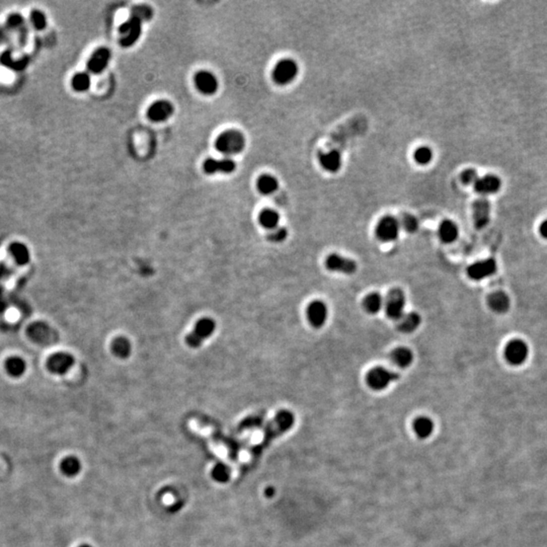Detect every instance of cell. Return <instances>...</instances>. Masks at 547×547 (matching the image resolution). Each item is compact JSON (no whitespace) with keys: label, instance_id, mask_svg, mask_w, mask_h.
<instances>
[{"label":"cell","instance_id":"6da1fadb","mask_svg":"<svg viewBox=\"0 0 547 547\" xmlns=\"http://www.w3.org/2000/svg\"><path fill=\"white\" fill-rule=\"evenodd\" d=\"M215 147L222 154L236 155L245 149L246 137L237 130H226L217 137Z\"/></svg>","mask_w":547,"mask_h":547},{"label":"cell","instance_id":"7a4b0ae2","mask_svg":"<svg viewBox=\"0 0 547 547\" xmlns=\"http://www.w3.org/2000/svg\"><path fill=\"white\" fill-rule=\"evenodd\" d=\"M216 330V322L212 318H202L197 321L194 330L186 337V343L191 348H199L205 340L213 336Z\"/></svg>","mask_w":547,"mask_h":547},{"label":"cell","instance_id":"3957f363","mask_svg":"<svg viewBox=\"0 0 547 547\" xmlns=\"http://www.w3.org/2000/svg\"><path fill=\"white\" fill-rule=\"evenodd\" d=\"M295 423V416L293 412L283 409L280 410L275 418L270 422L267 432H266V441H271L275 439L276 437L283 435L284 433L288 432L291 428H293Z\"/></svg>","mask_w":547,"mask_h":547},{"label":"cell","instance_id":"277c9868","mask_svg":"<svg viewBox=\"0 0 547 547\" xmlns=\"http://www.w3.org/2000/svg\"><path fill=\"white\" fill-rule=\"evenodd\" d=\"M299 72L298 64L293 59H282L274 67L273 80L279 85H287L297 77Z\"/></svg>","mask_w":547,"mask_h":547},{"label":"cell","instance_id":"5b68a950","mask_svg":"<svg viewBox=\"0 0 547 547\" xmlns=\"http://www.w3.org/2000/svg\"><path fill=\"white\" fill-rule=\"evenodd\" d=\"M404 306L405 295L403 291L399 288L391 289L384 300V308L387 317L393 320H399L404 314Z\"/></svg>","mask_w":547,"mask_h":547},{"label":"cell","instance_id":"8992f818","mask_svg":"<svg viewBox=\"0 0 547 547\" xmlns=\"http://www.w3.org/2000/svg\"><path fill=\"white\" fill-rule=\"evenodd\" d=\"M142 22L136 17L131 16L124 24L119 28L120 45L124 48L133 46L141 37L142 34Z\"/></svg>","mask_w":547,"mask_h":547},{"label":"cell","instance_id":"52a82bcc","mask_svg":"<svg viewBox=\"0 0 547 547\" xmlns=\"http://www.w3.org/2000/svg\"><path fill=\"white\" fill-rule=\"evenodd\" d=\"M398 378L399 375L391 370L384 367H374L368 372L366 381L371 389L380 391L384 390L391 382L397 380Z\"/></svg>","mask_w":547,"mask_h":547},{"label":"cell","instance_id":"ba28073f","mask_svg":"<svg viewBox=\"0 0 547 547\" xmlns=\"http://www.w3.org/2000/svg\"><path fill=\"white\" fill-rule=\"evenodd\" d=\"M400 224L393 216L382 217L376 225V236L382 242H392L397 239Z\"/></svg>","mask_w":547,"mask_h":547},{"label":"cell","instance_id":"9c48e42d","mask_svg":"<svg viewBox=\"0 0 547 547\" xmlns=\"http://www.w3.org/2000/svg\"><path fill=\"white\" fill-rule=\"evenodd\" d=\"M28 336L30 339L39 345H51L56 342V333L52 327L44 322H34L28 328Z\"/></svg>","mask_w":547,"mask_h":547},{"label":"cell","instance_id":"30bf717a","mask_svg":"<svg viewBox=\"0 0 547 547\" xmlns=\"http://www.w3.org/2000/svg\"><path fill=\"white\" fill-rule=\"evenodd\" d=\"M505 358L506 360L514 366H519L523 364L529 355V348L525 342L522 340H513L508 343L505 348Z\"/></svg>","mask_w":547,"mask_h":547},{"label":"cell","instance_id":"8fae6325","mask_svg":"<svg viewBox=\"0 0 547 547\" xmlns=\"http://www.w3.org/2000/svg\"><path fill=\"white\" fill-rule=\"evenodd\" d=\"M174 112L173 104L165 99L154 101L147 109V117L150 121L161 123L168 120Z\"/></svg>","mask_w":547,"mask_h":547},{"label":"cell","instance_id":"7c38bea8","mask_svg":"<svg viewBox=\"0 0 547 547\" xmlns=\"http://www.w3.org/2000/svg\"><path fill=\"white\" fill-rule=\"evenodd\" d=\"M326 269L331 272L342 274H354L357 270V264L348 258L340 256L338 254H332L325 260Z\"/></svg>","mask_w":547,"mask_h":547},{"label":"cell","instance_id":"4fadbf2b","mask_svg":"<svg viewBox=\"0 0 547 547\" xmlns=\"http://www.w3.org/2000/svg\"><path fill=\"white\" fill-rule=\"evenodd\" d=\"M306 315L309 323L313 327L320 328L325 324L328 317L327 306L320 300H314L307 306Z\"/></svg>","mask_w":547,"mask_h":547},{"label":"cell","instance_id":"5bb4252c","mask_svg":"<svg viewBox=\"0 0 547 547\" xmlns=\"http://www.w3.org/2000/svg\"><path fill=\"white\" fill-rule=\"evenodd\" d=\"M497 268V262L494 259H487L470 265L467 268V275L474 281H480L496 274Z\"/></svg>","mask_w":547,"mask_h":547},{"label":"cell","instance_id":"9a60e30c","mask_svg":"<svg viewBox=\"0 0 547 547\" xmlns=\"http://www.w3.org/2000/svg\"><path fill=\"white\" fill-rule=\"evenodd\" d=\"M194 82L197 89L205 95H212L216 93L219 87L217 77L208 70H201L197 72L194 77Z\"/></svg>","mask_w":547,"mask_h":547},{"label":"cell","instance_id":"2e32d148","mask_svg":"<svg viewBox=\"0 0 547 547\" xmlns=\"http://www.w3.org/2000/svg\"><path fill=\"white\" fill-rule=\"evenodd\" d=\"M203 169L207 174L215 173H232L236 169V163L231 158H213L210 157L204 161Z\"/></svg>","mask_w":547,"mask_h":547},{"label":"cell","instance_id":"e0dca14e","mask_svg":"<svg viewBox=\"0 0 547 547\" xmlns=\"http://www.w3.org/2000/svg\"><path fill=\"white\" fill-rule=\"evenodd\" d=\"M472 216L477 229L487 227L491 219V204L485 198H479L472 205Z\"/></svg>","mask_w":547,"mask_h":547},{"label":"cell","instance_id":"ac0fdd59","mask_svg":"<svg viewBox=\"0 0 547 547\" xmlns=\"http://www.w3.org/2000/svg\"><path fill=\"white\" fill-rule=\"evenodd\" d=\"M74 365V358L67 353H56L47 361V367L53 374H66Z\"/></svg>","mask_w":547,"mask_h":547},{"label":"cell","instance_id":"d6986e66","mask_svg":"<svg viewBox=\"0 0 547 547\" xmlns=\"http://www.w3.org/2000/svg\"><path fill=\"white\" fill-rule=\"evenodd\" d=\"M112 58V53L108 48L100 47L96 49L87 62V69L93 74H100L108 65Z\"/></svg>","mask_w":547,"mask_h":547},{"label":"cell","instance_id":"ffe728a7","mask_svg":"<svg viewBox=\"0 0 547 547\" xmlns=\"http://www.w3.org/2000/svg\"><path fill=\"white\" fill-rule=\"evenodd\" d=\"M502 181L499 176L495 174H487L482 177H478L474 184V190L481 196L492 195L499 192L501 189Z\"/></svg>","mask_w":547,"mask_h":547},{"label":"cell","instance_id":"44dd1931","mask_svg":"<svg viewBox=\"0 0 547 547\" xmlns=\"http://www.w3.org/2000/svg\"><path fill=\"white\" fill-rule=\"evenodd\" d=\"M319 162L323 169L334 173L342 167V155L338 150L327 151L320 154Z\"/></svg>","mask_w":547,"mask_h":547},{"label":"cell","instance_id":"7402d4cb","mask_svg":"<svg viewBox=\"0 0 547 547\" xmlns=\"http://www.w3.org/2000/svg\"><path fill=\"white\" fill-rule=\"evenodd\" d=\"M489 306L491 309L497 313H505L510 308V298L509 296L501 291L494 292L489 296L488 299Z\"/></svg>","mask_w":547,"mask_h":547},{"label":"cell","instance_id":"603a6c76","mask_svg":"<svg viewBox=\"0 0 547 547\" xmlns=\"http://www.w3.org/2000/svg\"><path fill=\"white\" fill-rule=\"evenodd\" d=\"M420 316L415 312H409L403 314V316L398 320L397 328L398 331L403 334H410L414 332L420 324Z\"/></svg>","mask_w":547,"mask_h":547},{"label":"cell","instance_id":"cb8c5ba5","mask_svg":"<svg viewBox=\"0 0 547 547\" xmlns=\"http://www.w3.org/2000/svg\"><path fill=\"white\" fill-rule=\"evenodd\" d=\"M439 237L445 244L454 242L459 235V229L456 223L451 220H444L439 226Z\"/></svg>","mask_w":547,"mask_h":547},{"label":"cell","instance_id":"d4e9b609","mask_svg":"<svg viewBox=\"0 0 547 547\" xmlns=\"http://www.w3.org/2000/svg\"><path fill=\"white\" fill-rule=\"evenodd\" d=\"M412 428L419 439H426L433 434L434 422L428 416H418L413 420Z\"/></svg>","mask_w":547,"mask_h":547},{"label":"cell","instance_id":"484cf974","mask_svg":"<svg viewBox=\"0 0 547 547\" xmlns=\"http://www.w3.org/2000/svg\"><path fill=\"white\" fill-rule=\"evenodd\" d=\"M257 188L263 195H272L279 189V181L277 177L271 174H262L257 180Z\"/></svg>","mask_w":547,"mask_h":547},{"label":"cell","instance_id":"4316f807","mask_svg":"<svg viewBox=\"0 0 547 547\" xmlns=\"http://www.w3.org/2000/svg\"><path fill=\"white\" fill-rule=\"evenodd\" d=\"M113 354L119 359H127L132 352L131 342L125 337L116 338L111 345Z\"/></svg>","mask_w":547,"mask_h":547},{"label":"cell","instance_id":"83f0119b","mask_svg":"<svg viewBox=\"0 0 547 547\" xmlns=\"http://www.w3.org/2000/svg\"><path fill=\"white\" fill-rule=\"evenodd\" d=\"M259 222L264 228L274 230L279 225L280 215L273 209H264L259 215Z\"/></svg>","mask_w":547,"mask_h":547},{"label":"cell","instance_id":"f1b7e54d","mask_svg":"<svg viewBox=\"0 0 547 547\" xmlns=\"http://www.w3.org/2000/svg\"><path fill=\"white\" fill-rule=\"evenodd\" d=\"M82 465L76 456H67L60 463L61 472L67 477H74L81 471Z\"/></svg>","mask_w":547,"mask_h":547},{"label":"cell","instance_id":"f546056e","mask_svg":"<svg viewBox=\"0 0 547 547\" xmlns=\"http://www.w3.org/2000/svg\"><path fill=\"white\" fill-rule=\"evenodd\" d=\"M391 359L400 368L408 367L413 361L412 352L405 347H398L391 353Z\"/></svg>","mask_w":547,"mask_h":547},{"label":"cell","instance_id":"4dcf8cb0","mask_svg":"<svg viewBox=\"0 0 547 547\" xmlns=\"http://www.w3.org/2000/svg\"><path fill=\"white\" fill-rule=\"evenodd\" d=\"M364 309L370 314L378 313L384 306V299L376 292L368 294L363 300Z\"/></svg>","mask_w":547,"mask_h":547},{"label":"cell","instance_id":"1f68e13d","mask_svg":"<svg viewBox=\"0 0 547 547\" xmlns=\"http://www.w3.org/2000/svg\"><path fill=\"white\" fill-rule=\"evenodd\" d=\"M10 252L19 265L24 266L30 262V252L24 244L14 242L10 247Z\"/></svg>","mask_w":547,"mask_h":547},{"label":"cell","instance_id":"d6a6232c","mask_svg":"<svg viewBox=\"0 0 547 547\" xmlns=\"http://www.w3.org/2000/svg\"><path fill=\"white\" fill-rule=\"evenodd\" d=\"M6 368L10 375L14 377H20L26 372V362L19 357H12L7 360Z\"/></svg>","mask_w":547,"mask_h":547},{"label":"cell","instance_id":"836d02e7","mask_svg":"<svg viewBox=\"0 0 547 547\" xmlns=\"http://www.w3.org/2000/svg\"><path fill=\"white\" fill-rule=\"evenodd\" d=\"M91 84V79L89 74L86 72H79L76 73L71 80V85L75 91L78 92H84L88 90Z\"/></svg>","mask_w":547,"mask_h":547},{"label":"cell","instance_id":"e575fe53","mask_svg":"<svg viewBox=\"0 0 547 547\" xmlns=\"http://www.w3.org/2000/svg\"><path fill=\"white\" fill-rule=\"evenodd\" d=\"M433 157H434L433 150L430 147H427V146L418 147L417 149H415V151L413 153L414 161L419 165H428V164H430L431 161L433 160Z\"/></svg>","mask_w":547,"mask_h":547},{"label":"cell","instance_id":"d590c367","mask_svg":"<svg viewBox=\"0 0 547 547\" xmlns=\"http://www.w3.org/2000/svg\"><path fill=\"white\" fill-rule=\"evenodd\" d=\"M211 475L218 482H226L229 480L230 470L225 464L219 463L213 467Z\"/></svg>","mask_w":547,"mask_h":547},{"label":"cell","instance_id":"8d00e7d4","mask_svg":"<svg viewBox=\"0 0 547 547\" xmlns=\"http://www.w3.org/2000/svg\"><path fill=\"white\" fill-rule=\"evenodd\" d=\"M131 16L133 17H136L137 19H139L142 23L144 22H148L152 19L153 17V11L150 7L148 6H145V5H142V6H136L132 9V13H131Z\"/></svg>","mask_w":547,"mask_h":547},{"label":"cell","instance_id":"74e56055","mask_svg":"<svg viewBox=\"0 0 547 547\" xmlns=\"http://www.w3.org/2000/svg\"><path fill=\"white\" fill-rule=\"evenodd\" d=\"M399 224H400V227L404 228L408 232H414L418 228L417 219L411 214L402 215Z\"/></svg>","mask_w":547,"mask_h":547},{"label":"cell","instance_id":"f35d334b","mask_svg":"<svg viewBox=\"0 0 547 547\" xmlns=\"http://www.w3.org/2000/svg\"><path fill=\"white\" fill-rule=\"evenodd\" d=\"M31 22L34 28L38 31H42L47 27V19L44 13L41 11L35 10L31 13Z\"/></svg>","mask_w":547,"mask_h":547},{"label":"cell","instance_id":"ab89813d","mask_svg":"<svg viewBox=\"0 0 547 547\" xmlns=\"http://www.w3.org/2000/svg\"><path fill=\"white\" fill-rule=\"evenodd\" d=\"M287 235H288V231L285 227H277L275 228L274 230H272V232L269 234L268 238L270 241L272 242H282L284 241L286 238H287Z\"/></svg>","mask_w":547,"mask_h":547},{"label":"cell","instance_id":"60d3db41","mask_svg":"<svg viewBox=\"0 0 547 547\" xmlns=\"http://www.w3.org/2000/svg\"><path fill=\"white\" fill-rule=\"evenodd\" d=\"M461 181L464 185H471L475 184L478 179V173L474 168H467L461 173Z\"/></svg>","mask_w":547,"mask_h":547},{"label":"cell","instance_id":"b9f144b4","mask_svg":"<svg viewBox=\"0 0 547 547\" xmlns=\"http://www.w3.org/2000/svg\"><path fill=\"white\" fill-rule=\"evenodd\" d=\"M26 25L25 19L20 14H13L8 18V26L14 30L21 29Z\"/></svg>","mask_w":547,"mask_h":547},{"label":"cell","instance_id":"7bdbcfd3","mask_svg":"<svg viewBox=\"0 0 547 547\" xmlns=\"http://www.w3.org/2000/svg\"><path fill=\"white\" fill-rule=\"evenodd\" d=\"M539 232H540V235H541L543 238L547 239V220L543 221V222L540 224V226H539Z\"/></svg>","mask_w":547,"mask_h":547},{"label":"cell","instance_id":"ee69618b","mask_svg":"<svg viewBox=\"0 0 547 547\" xmlns=\"http://www.w3.org/2000/svg\"><path fill=\"white\" fill-rule=\"evenodd\" d=\"M265 494H266V497H269V498H271V497H273V496H274V494H275V490H274L273 488H268V489L266 490Z\"/></svg>","mask_w":547,"mask_h":547},{"label":"cell","instance_id":"f6af8a7d","mask_svg":"<svg viewBox=\"0 0 547 547\" xmlns=\"http://www.w3.org/2000/svg\"><path fill=\"white\" fill-rule=\"evenodd\" d=\"M78 547H92V546H91V545H88V544H82V545H80V546H78Z\"/></svg>","mask_w":547,"mask_h":547}]
</instances>
